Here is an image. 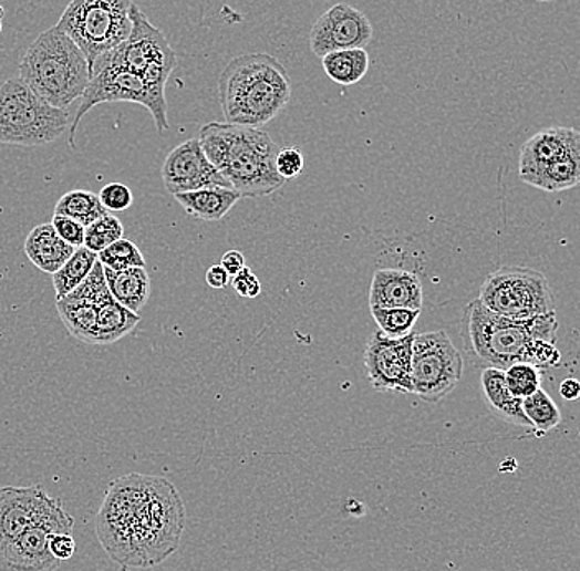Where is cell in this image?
Segmentation results:
<instances>
[{
  "instance_id": "cell-5",
  "label": "cell",
  "mask_w": 580,
  "mask_h": 571,
  "mask_svg": "<svg viewBox=\"0 0 580 571\" xmlns=\"http://www.w3.org/2000/svg\"><path fill=\"white\" fill-rule=\"evenodd\" d=\"M130 0H73L56 25L73 40L87 64L123 45L130 37Z\"/></svg>"
},
{
  "instance_id": "cell-36",
  "label": "cell",
  "mask_w": 580,
  "mask_h": 571,
  "mask_svg": "<svg viewBox=\"0 0 580 571\" xmlns=\"http://www.w3.org/2000/svg\"><path fill=\"white\" fill-rule=\"evenodd\" d=\"M97 196L106 211H126L134 203L133 191L123 184L106 185Z\"/></svg>"
},
{
  "instance_id": "cell-1",
  "label": "cell",
  "mask_w": 580,
  "mask_h": 571,
  "mask_svg": "<svg viewBox=\"0 0 580 571\" xmlns=\"http://www.w3.org/2000/svg\"><path fill=\"white\" fill-rule=\"evenodd\" d=\"M198 141L211 164L242 198H261L284 187L286 181L276 170L281 148L265 128L208 123L201 127Z\"/></svg>"
},
{
  "instance_id": "cell-21",
  "label": "cell",
  "mask_w": 580,
  "mask_h": 571,
  "mask_svg": "<svg viewBox=\"0 0 580 571\" xmlns=\"http://www.w3.org/2000/svg\"><path fill=\"white\" fill-rule=\"evenodd\" d=\"M174 198L187 215L201 219V221L215 222L221 221L242 196L232 188L210 187L198 191L182 193V195H175Z\"/></svg>"
},
{
  "instance_id": "cell-34",
  "label": "cell",
  "mask_w": 580,
  "mask_h": 571,
  "mask_svg": "<svg viewBox=\"0 0 580 571\" xmlns=\"http://www.w3.org/2000/svg\"><path fill=\"white\" fill-rule=\"evenodd\" d=\"M505 381H507L509 394L525 401L541 388V371L529 364H515L505 371Z\"/></svg>"
},
{
  "instance_id": "cell-25",
  "label": "cell",
  "mask_w": 580,
  "mask_h": 571,
  "mask_svg": "<svg viewBox=\"0 0 580 571\" xmlns=\"http://www.w3.org/2000/svg\"><path fill=\"white\" fill-rule=\"evenodd\" d=\"M526 185L538 188V190L559 193L571 190L580 185V152L568 155L555 164L546 165L538 170L519 175Z\"/></svg>"
},
{
  "instance_id": "cell-2",
  "label": "cell",
  "mask_w": 580,
  "mask_h": 571,
  "mask_svg": "<svg viewBox=\"0 0 580 571\" xmlns=\"http://www.w3.org/2000/svg\"><path fill=\"white\" fill-rule=\"evenodd\" d=\"M218 93L226 123L261 128L288 106L292 83L276 56L246 53L226 64Z\"/></svg>"
},
{
  "instance_id": "cell-38",
  "label": "cell",
  "mask_w": 580,
  "mask_h": 571,
  "mask_svg": "<svg viewBox=\"0 0 580 571\" xmlns=\"http://www.w3.org/2000/svg\"><path fill=\"white\" fill-rule=\"evenodd\" d=\"M52 226L56 235H59L66 245L72 246L74 249L84 248V229L86 228L81 226L80 222L65 218V216L53 215Z\"/></svg>"
},
{
  "instance_id": "cell-27",
  "label": "cell",
  "mask_w": 580,
  "mask_h": 571,
  "mask_svg": "<svg viewBox=\"0 0 580 571\" xmlns=\"http://www.w3.org/2000/svg\"><path fill=\"white\" fill-rule=\"evenodd\" d=\"M323 71L333 83L352 86L360 83L370 70V55L366 50H343L322 59Z\"/></svg>"
},
{
  "instance_id": "cell-12",
  "label": "cell",
  "mask_w": 580,
  "mask_h": 571,
  "mask_svg": "<svg viewBox=\"0 0 580 571\" xmlns=\"http://www.w3.org/2000/svg\"><path fill=\"white\" fill-rule=\"evenodd\" d=\"M416 334L413 331L404 338H390L377 330L367 338L363 361L374 391L414 394L411 371Z\"/></svg>"
},
{
  "instance_id": "cell-39",
  "label": "cell",
  "mask_w": 580,
  "mask_h": 571,
  "mask_svg": "<svg viewBox=\"0 0 580 571\" xmlns=\"http://www.w3.org/2000/svg\"><path fill=\"white\" fill-rule=\"evenodd\" d=\"M231 286L242 299H256V297L261 295V282L249 267H245L238 276L232 277Z\"/></svg>"
},
{
  "instance_id": "cell-31",
  "label": "cell",
  "mask_w": 580,
  "mask_h": 571,
  "mask_svg": "<svg viewBox=\"0 0 580 571\" xmlns=\"http://www.w3.org/2000/svg\"><path fill=\"white\" fill-rule=\"evenodd\" d=\"M371 316L376 321L381 333L390 338H404L413 333L414 324L420 320L421 310L371 307Z\"/></svg>"
},
{
  "instance_id": "cell-11",
  "label": "cell",
  "mask_w": 580,
  "mask_h": 571,
  "mask_svg": "<svg viewBox=\"0 0 580 571\" xmlns=\"http://www.w3.org/2000/svg\"><path fill=\"white\" fill-rule=\"evenodd\" d=\"M74 519L62 501L50 498L35 523L15 542L0 550V571H56L60 562L50 552V537L73 533Z\"/></svg>"
},
{
  "instance_id": "cell-41",
  "label": "cell",
  "mask_w": 580,
  "mask_h": 571,
  "mask_svg": "<svg viewBox=\"0 0 580 571\" xmlns=\"http://www.w3.org/2000/svg\"><path fill=\"white\" fill-rule=\"evenodd\" d=\"M219 266L222 267V269L228 272V276L236 277L239 272H241L242 269L246 267V259L245 256L241 255V252L236 251V249H232V251L225 252L221 257V262H219Z\"/></svg>"
},
{
  "instance_id": "cell-26",
  "label": "cell",
  "mask_w": 580,
  "mask_h": 571,
  "mask_svg": "<svg viewBox=\"0 0 580 571\" xmlns=\"http://www.w3.org/2000/svg\"><path fill=\"white\" fill-rule=\"evenodd\" d=\"M141 316L113 299L104 300L97 309L96 344H113L136 330Z\"/></svg>"
},
{
  "instance_id": "cell-19",
  "label": "cell",
  "mask_w": 580,
  "mask_h": 571,
  "mask_svg": "<svg viewBox=\"0 0 580 571\" xmlns=\"http://www.w3.org/2000/svg\"><path fill=\"white\" fill-rule=\"evenodd\" d=\"M580 132L571 127H548L536 132L519 154V175L579 154Z\"/></svg>"
},
{
  "instance_id": "cell-16",
  "label": "cell",
  "mask_w": 580,
  "mask_h": 571,
  "mask_svg": "<svg viewBox=\"0 0 580 571\" xmlns=\"http://www.w3.org/2000/svg\"><path fill=\"white\" fill-rule=\"evenodd\" d=\"M130 15L131 23H133L130 37L123 45L106 53V59L117 66L141 74L155 60L174 55L175 52L164 33L148 22L139 6L133 3Z\"/></svg>"
},
{
  "instance_id": "cell-44",
  "label": "cell",
  "mask_w": 580,
  "mask_h": 571,
  "mask_svg": "<svg viewBox=\"0 0 580 571\" xmlns=\"http://www.w3.org/2000/svg\"><path fill=\"white\" fill-rule=\"evenodd\" d=\"M3 12H6V10H3L2 7H0V22H2Z\"/></svg>"
},
{
  "instance_id": "cell-9",
  "label": "cell",
  "mask_w": 580,
  "mask_h": 571,
  "mask_svg": "<svg viewBox=\"0 0 580 571\" xmlns=\"http://www.w3.org/2000/svg\"><path fill=\"white\" fill-rule=\"evenodd\" d=\"M464 374V356L445 331L420 333L413 343L414 395L427 404H438L455 391Z\"/></svg>"
},
{
  "instance_id": "cell-45",
  "label": "cell",
  "mask_w": 580,
  "mask_h": 571,
  "mask_svg": "<svg viewBox=\"0 0 580 571\" xmlns=\"http://www.w3.org/2000/svg\"><path fill=\"white\" fill-rule=\"evenodd\" d=\"M0 33H2V22H0Z\"/></svg>"
},
{
  "instance_id": "cell-3",
  "label": "cell",
  "mask_w": 580,
  "mask_h": 571,
  "mask_svg": "<svg viewBox=\"0 0 580 571\" xmlns=\"http://www.w3.org/2000/svg\"><path fill=\"white\" fill-rule=\"evenodd\" d=\"M90 80V64L59 25L40 33L20 62V81L55 110L83 96Z\"/></svg>"
},
{
  "instance_id": "cell-24",
  "label": "cell",
  "mask_w": 580,
  "mask_h": 571,
  "mask_svg": "<svg viewBox=\"0 0 580 571\" xmlns=\"http://www.w3.org/2000/svg\"><path fill=\"white\" fill-rule=\"evenodd\" d=\"M97 309L100 305L93 300L83 299L74 292L56 300V310L69 333L87 344H96Z\"/></svg>"
},
{
  "instance_id": "cell-6",
  "label": "cell",
  "mask_w": 580,
  "mask_h": 571,
  "mask_svg": "<svg viewBox=\"0 0 580 571\" xmlns=\"http://www.w3.org/2000/svg\"><path fill=\"white\" fill-rule=\"evenodd\" d=\"M69 124V111L43 103L20 77L7 80L0 86V144L25 147L52 144Z\"/></svg>"
},
{
  "instance_id": "cell-22",
  "label": "cell",
  "mask_w": 580,
  "mask_h": 571,
  "mask_svg": "<svg viewBox=\"0 0 580 571\" xmlns=\"http://www.w3.org/2000/svg\"><path fill=\"white\" fill-rule=\"evenodd\" d=\"M107 289L121 305L139 315L151 295V277L145 269L116 270L104 269Z\"/></svg>"
},
{
  "instance_id": "cell-29",
  "label": "cell",
  "mask_w": 580,
  "mask_h": 571,
  "mask_svg": "<svg viewBox=\"0 0 580 571\" xmlns=\"http://www.w3.org/2000/svg\"><path fill=\"white\" fill-rule=\"evenodd\" d=\"M96 263L97 255L87 251L86 248L76 249L74 255L70 257L69 262L52 276L56 300L70 295L74 289H77L86 280V277L90 276Z\"/></svg>"
},
{
  "instance_id": "cell-20",
  "label": "cell",
  "mask_w": 580,
  "mask_h": 571,
  "mask_svg": "<svg viewBox=\"0 0 580 571\" xmlns=\"http://www.w3.org/2000/svg\"><path fill=\"white\" fill-rule=\"evenodd\" d=\"M74 251H76V249L66 245V242L56 235L52 222H50V225H39L37 228H33L25 241V255L29 257L30 262H32L37 269L50 273V276L59 272V270L69 262Z\"/></svg>"
},
{
  "instance_id": "cell-28",
  "label": "cell",
  "mask_w": 580,
  "mask_h": 571,
  "mask_svg": "<svg viewBox=\"0 0 580 571\" xmlns=\"http://www.w3.org/2000/svg\"><path fill=\"white\" fill-rule=\"evenodd\" d=\"M55 215L65 216V218L73 219V221L87 228L97 219L106 216L107 211L101 205L100 196L91 191L73 190L59 199L55 206Z\"/></svg>"
},
{
  "instance_id": "cell-30",
  "label": "cell",
  "mask_w": 580,
  "mask_h": 571,
  "mask_svg": "<svg viewBox=\"0 0 580 571\" xmlns=\"http://www.w3.org/2000/svg\"><path fill=\"white\" fill-rule=\"evenodd\" d=\"M522 412H525L531 427L539 434H548V432L555 430L562 421L558 405L552 401L551 395L542 388L522 401Z\"/></svg>"
},
{
  "instance_id": "cell-37",
  "label": "cell",
  "mask_w": 580,
  "mask_h": 571,
  "mask_svg": "<svg viewBox=\"0 0 580 571\" xmlns=\"http://www.w3.org/2000/svg\"><path fill=\"white\" fill-rule=\"evenodd\" d=\"M303 165H305V160H303L302 152L299 148H282V150H279L278 158H276V170L284 181L299 177L303 172Z\"/></svg>"
},
{
  "instance_id": "cell-17",
  "label": "cell",
  "mask_w": 580,
  "mask_h": 571,
  "mask_svg": "<svg viewBox=\"0 0 580 571\" xmlns=\"http://www.w3.org/2000/svg\"><path fill=\"white\" fill-rule=\"evenodd\" d=\"M49 499L42 486L0 488V550L15 542L35 523Z\"/></svg>"
},
{
  "instance_id": "cell-33",
  "label": "cell",
  "mask_w": 580,
  "mask_h": 571,
  "mask_svg": "<svg viewBox=\"0 0 580 571\" xmlns=\"http://www.w3.org/2000/svg\"><path fill=\"white\" fill-rule=\"evenodd\" d=\"M97 260L104 269L121 270L145 269V257L131 239H120L97 255Z\"/></svg>"
},
{
  "instance_id": "cell-18",
  "label": "cell",
  "mask_w": 580,
  "mask_h": 571,
  "mask_svg": "<svg viewBox=\"0 0 580 571\" xmlns=\"http://www.w3.org/2000/svg\"><path fill=\"white\" fill-rule=\"evenodd\" d=\"M424 290L420 277L401 269L374 272L370 289V309L423 310Z\"/></svg>"
},
{
  "instance_id": "cell-15",
  "label": "cell",
  "mask_w": 580,
  "mask_h": 571,
  "mask_svg": "<svg viewBox=\"0 0 580 571\" xmlns=\"http://www.w3.org/2000/svg\"><path fill=\"white\" fill-rule=\"evenodd\" d=\"M162 180L172 196L210 187L231 188L211 164L198 138H188L167 155L162 165Z\"/></svg>"
},
{
  "instance_id": "cell-40",
  "label": "cell",
  "mask_w": 580,
  "mask_h": 571,
  "mask_svg": "<svg viewBox=\"0 0 580 571\" xmlns=\"http://www.w3.org/2000/svg\"><path fill=\"white\" fill-rule=\"evenodd\" d=\"M50 552L59 562H66L73 559L76 543H74L73 533H55L50 537Z\"/></svg>"
},
{
  "instance_id": "cell-23",
  "label": "cell",
  "mask_w": 580,
  "mask_h": 571,
  "mask_svg": "<svg viewBox=\"0 0 580 571\" xmlns=\"http://www.w3.org/2000/svg\"><path fill=\"white\" fill-rule=\"evenodd\" d=\"M481 391L495 414L500 415L509 424L518 427H531L525 412L521 398L512 397L505 381V371L487 367L480 377Z\"/></svg>"
},
{
  "instance_id": "cell-35",
  "label": "cell",
  "mask_w": 580,
  "mask_h": 571,
  "mask_svg": "<svg viewBox=\"0 0 580 571\" xmlns=\"http://www.w3.org/2000/svg\"><path fill=\"white\" fill-rule=\"evenodd\" d=\"M562 354L556 343L548 341H531L526 350L522 363L536 367V370H555L561 366Z\"/></svg>"
},
{
  "instance_id": "cell-8",
  "label": "cell",
  "mask_w": 580,
  "mask_h": 571,
  "mask_svg": "<svg viewBox=\"0 0 580 571\" xmlns=\"http://www.w3.org/2000/svg\"><path fill=\"white\" fill-rule=\"evenodd\" d=\"M478 300L490 312L516 321L555 312V297L545 273L525 266H505L491 272Z\"/></svg>"
},
{
  "instance_id": "cell-13",
  "label": "cell",
  "mask_w": 580,
  "mask_h": 571,
  "mask_svg": "<svg viewBox=\"0 0 580 571\" xmlns=\"http://www.w3.org/2000/svg\"><path fill=\"white\" fill-rule=\"evenodd\" d=\"M103 103H137L145 110H151L147 90H145L141 74L133 73L126 68L117 66L101 56L91 68V80L86 91L81 96L80 107L70 128V145L74 147V134L80 126L84 114Z\"/></svg>"
},
{
  "instance_id": "cell-14",
  "label": "cell",
  "mask_w": 580,
  "mask_h": 571,
  "mask_svg": "<svg viewBox=\"0 0 580 571\" xmlns=\"http://www.w3.org/2000/svg\"><path fill=\"white\" fill-rule=\"evenodd\" d=\"M373 39L370 19L349 3H336L327 10L310 30L309 42L313 55L323 59L333 52L366 49Z\"/></svg>"
},
{
  "instance_id": "cell-7",
  "label": "cell",
  "mask_w": 580,
  "mask_h": 571,
  "mask_svg": "<svg viewBox=\"0 0 580 571\" xmlns=\"http://www.w3.org/2000/svg\"><path fill=\"white\" fill-rule=\"evenodd\" d=\"M464 341L485 370L507 371L522 363L529 343L535 341L529 320L516 321L490 312L480 300L464 310Z\"/></svg>"
},
{
  "instance_id": "cell-4",
  "label": "cell",
  "mask_w": 580,
  "mask_h": 571,
  "mask_svg": "<svg viewBox=\"0 0 580 571\" xmlns=\"http://www.w3.org/2000/svg\"><path fill=\"white\" fill-rule=\"evenodd\" d=\"M187 522L180 492L160 476H148L147 492L133 520L130 565L152 569L165 562L180 546Z\"/></svg>"
},
{
  "instance_id": "cell-43",
  "label": "cell",
  "mask_w": 580,
  "mask_h": 571,
  "mask_svg": "<svg viewBox=\"0 0 580 571\" xmlns=\"http://www.w3.org/2000/svg\"><path fill=\"white\" fill-rule=\"evenodd\" d=\"M559 394L565 401L574 402L580 398V381L576 377H568L559 385Z\"/></svg>"
},
{
  "instance_id": "cell-32",
  "label": "cell",
  "mask_w": 580,
  "mask_h": 571,
  "mask_svg": "<svg viewBox=\"0 0 580 571\" xmlns=\"http://www.w3.org/2000/svg\"><path fill=\"white\" fill-rule=\"evenodd\" d=\"M123 238V222L116 216L107 212L106 216H103V218L97 219V221L84 229V248L94 252V255H100L104 249L110 248L111 245Z\"/></svg>"
},
{
  "instance_id": "cell-42",
  "label": "cell",
  "mask_w": 580,
  "mask_h": 571,
  "mask_svg": "<svg viewBox=\"0 0 580 571\" xmlns=\"http://www.w3.org/2000/svg\"><path fill=\"white\" fill-rule=\"evenodd\" d=\"M207 283L211 289L222 290L231 283V277L217 263V266H211L210 269H208Z\"/></svg>"
},
{
  "instance_id": "cell-10",
  "label": "cell",
  "mask_w": 580,
  "mask_h": 571,
  "mask_svg": "<svg viewBox=\"0 0 580 571\" xmlns=\"http://www.w3.org/2000/svg\"><path fill=\"white\" fill-rule=\"evenodd\" d=\"M148 476L127 475L111 482L96 517V536L104 552L117 565H130L133 520L147 492Z\"/></svg>"
}]
</instances>
